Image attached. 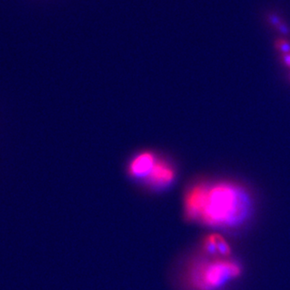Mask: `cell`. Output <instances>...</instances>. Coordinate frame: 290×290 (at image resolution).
I'll list each match as a JSON object with an SVG mask.
<instances>
[{"mask_svg": "<svg viewBox=\"0 0 290 290\" xmlns=\"http://www.w3.org/2000/svg\"><path fill=\"white\" fill-rule=\"evenodd\" d=\"M251 209L250 195L234 182H197L187 189L183 197L186 221L207 227H238L244 223Z\"/></svg>", "mask_w": 290, "mask_h": 290, "instance_id": "6da1fadb", "label": "cell"}, {"mask_svg": "<svg viewBox=\"0 0 290 290\" xmlns=\"http://www.w3.org/2000/svg\"><path fill=\"white\" fill-rule=\"evenodd\" d=\"M241 264L231 257L201 254L187 265L185 279L192 290H218L242 275Z\"/></svg>", "mask_w": 290, "mask_h": 290, "instance_id": "7a4b0ae2", "label": "cell"}, {"mask_svg": "<svg viewBox=\"0 0 290 290\" xmlns=\"http://www.w3.org/2000/svg\"><path fill=\"white\" fill-rule=\"evenodd\" d=\"M175 179V170L172 165L162 159L156 160L150 172L145 177L147 185L155 189H163L169 186Z\"/></svg>", "mask_w": 290, "mask_h": 290, "instance_id": "3957f363", "label": "cell"}, {"mask_svg": "<svg viewBox=\"0 0 290 290\" xmlns=\"http://www.w3.org/2000/svg\"><path fill=\"white\" fill-rule=\"evenodd\" d=\"M201 253L209 256L231 257L232 251L231 246L221 234L210 233L202 240Z\"/></svg>", "mask_w": 290, "mask_h": 290, "instance_id": "277c9868", "label": "cell"}, {"mask_svg": "<svg viewBox=\"0 0 290 290\" xmlns=\"http://www.w3.org/2000/svg\"><path fill=\"white\" fill-rule=\"evenodd\" d=\"M157 160V157L151 152H143L136 156L133 161L130 163L128 172L136 179H143L145 180V177L150 172L151 168L153 167L155 162Z\"/></svg>", "mask_w": 290, "mask_h": 290, "instance_id": "5b68a950", "label": "cell"}]
</instances>
